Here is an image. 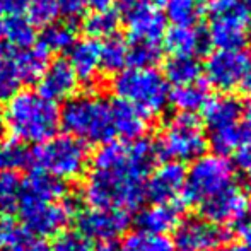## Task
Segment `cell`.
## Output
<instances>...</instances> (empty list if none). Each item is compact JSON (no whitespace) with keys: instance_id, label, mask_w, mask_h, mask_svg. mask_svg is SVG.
<instances>
[{"instance_id":"29","label":"cell","mask_w":251,"mask_h":251,"mask_svg":"<svg viewBox=\"0 0 251 251\" xmlns=\"http://www.w3.org/2000/svg\"><path fill=\"white\" fill-rule=\"evenodd\" d=\"M120 24V16L116 9L109 10H91L84 19V31L93 40H106L116 34Z\"/></svg>"},{"instance_id":"19","label":"cell","mask_w":251,"mask_h":251,"mask_svg":"<svg viewBox=\"0 0 251 251\" xmlns=\"http://www.w3.org/2000/svg\"><path fill=\"white\" fill-rule=\"evenodd\" d=\"M69 53V63L79 77V82L80 80L86 84L96 82L98 75L101 72L100 41L93 40V38L77 40Z\"/></svg>"},{"instance_id":"42","label":"cell","mask_w":251,"mask_h":251,"mask_svg":"<svg viewBox=\"0 0 251 251\" xmlns=\"http://www.w3.org/2000/svg\"><path fill=\"white\" fill-rule=\"evenodd\" d=\"M5 251H48V246L43 243V239L33 238V236H26L17 246L9 248Z\"/></svg>"},{"instance_id":"38","label":"cell","mask_w":251,"mask_h":251,"mask_svg":"<svg viewBox=\"0 0 251 251\" xmlns=\"http://www.w3.org/2000/svg\"><path fill=\"white\" fill-rule=\"evenodd\" d=\"M48 251H94L91 243L80 234H63Z\"/></svg>"},{"instance_id":"37","label":"cell","mask_w":251,"mask_h":251,"mask_svg":"<svg viewBox=\"0 0 251 251\" xmlns=\"http://www.w3.org/2000/svg\"><path fill=\"white\" fill-rule=\"evenodd\" d=\"M26 236H29L23 229V226L16 224L10 219H2L0 221V248L9 250L17 246Z\"/></svg>"},{"instance_id":"10","label":"cell","mask_w":251,"mask_h":251,"mask_svg":"<svg viewBox=\"0 0 251 251\" xmlns=\"http://www.w3.org/2000/svg\"><path fill=\"white\" fill-rule=\"evenodd\" d=\"M229 232L222 226L207 221L205 217H188L175 229L176 251H212L222 246Z\"/></svg>"},{"instance_id":"41","label":"cell","mask_w":251,"mask_h":251,"mask_svg":"<svg viewBox=\"0 0 251 251\" xmlns=\"http://www.w3.org/2000/svg\"><path fill=\"white\" fill-rule=\"evenodd\" d=\"M27 0H0V17H21L24 16Z\"/></svg>"},{"instance_id":"50","label":"cell","mask_w":251,"mask_h":251,"mask_svg":"<svg viewBox=\"0 0 251 251\" xmlns=\"http://www.w3.org/2000/svg\"><path fill=\"white\" fill-rule=\"evenodd\" d=\"M3 130H5V126H3V120H2V113H0V139H2V135H3Z\"/></svg>"},{"instance_id":"27","label":"cell","mask_w":251,"mask_h":251,"mask_svg":"<svg viewBox=\"0 0 251 251\" xmlns=\"http://www.w3.org/2000/svg\"><path fill=\"white\" fill-rule=\"evenodd\" d=\"M164 17L173 26H195L203 16V0H162Z\"/></svg>"},{"instance_id":"15","label":"cell","mask_w":251,"mask_h":251,"mask_svg":"<svg viewBox=\"0 0 251 251\" xmlns=\"http://www.w3.org/2000/svg\"><path fill=\"white\" fill-rule=\"evenodd\" d=\"M186 181V169L179 162H164L154 171H151L146 183V195L154 203H168L175 201L183 195Z\"/></svg>"},{"instance_id":"26","label":"cell","mask_w":251,"mask_h":251,"mask_svg":"<svg viewBox=\"0 0 251 251\" xmlns=\"http://www.w3.org/2000/svg\"><path fill=\"white\" fill-rule=\"evenodd\" d=\"M36 27L24 16L3 19V45L10 50H24L34 45Z\"/></svg>"},{"instance_id":"16","label":"cell","mask_w":251,"mask_h":251,"mask_svg":"<svg viewBox=\"0 0 251 251\" xmlns=\"http://www.w3.org/2000/svg\"><path fill=\"white\" fill-rule=\"evenodd\" d=\"M40 91L38 93L53 102L67 101L75 96L79 87V77L70 67L69 60H55L48 63L40 77Z\"/></svg>"},{"instance_id":"17","label":"cell","mask_w":251,"mask_h":251,"mask_svg":"<svg viewBox=\"0 0 251 251\" xmlns=\"http://www.w3.org/2000/svg\"><path fill=\"white\" fill-rule=\"evenodd\" d=\"M162 40L166 50L173 55L201 56L210 48L207 31L197 26H173L171 29H166Z\"/></svg>"},{"instance_id":"34","label":"cell","mask_w":251,"mask_h":251,"mask_svg":"<svg viewBox=\"0 0 251 251\" xmlns=\"http://www.w3.org/2000/svg\"><path fill=\"white\" fill-rule=\"evenodd\" d=\"M24 17L34 27H48L50 24L58 21V3L56 0H27Z\"/></svg>"},{"instance_id":"30","label":"cell","mask_w":251,"mask_h":251,"mask_svg":"<svg viewBox=\"0 0 251 251\" xmlns=\"http://www.w3.org/2000/svg\"><path fill=\"white\" fill-rule=\"evenodd\" d=\"M116 251H176V248L166 236L151 234L140 229L125 236Z\"/></svg>"},{"instance_id":"35","label":"cell","mask_w":251,"mask_h":251,"mask_svg":"<svg viewBox=\"0 0 251 251\" xmlns=\"http://www.w3.org/2000/svg\"><path fill=\"white\" fill-rule=\"evenodd\" d=\"M162 56L159 43H147V41H130L128 45V65L139 69H151L155 67Z\"/></svg>"},{"instance_id":"6","label":"cell","mask_w":251,"mask_h":251,"mask_svg":"<svg viewBox=\"0 0 251 251\" xmlns=\"http://www.w3.org/2000/svg\"><path fill=\"white\" fill-rule=\"evenodd\" d=\"M155 155L171 162H192L203 155L207 135L201 122L192 113H178L164 123L155 139Z\"/></svg>"},{"instance_id":"52","label":"cell","mask_w":251,"mask_h":251,"mask_svg":"<svg viewBox=\"0 0 251 251\" xmlns=\"http://www.w3.org/2000/svg\"><path fill=\"white\" fill-rule=\"evenodd\" d=\"M98 251H113L111 248H109V246H101V248L100 250H98Z\"/></svg>"},{"instance_id":"9","label":"cell","mask_w":251,"mask_h":251,"mask_svg":"<svg viewBox=\"0 0 251 251\" xmlns=\"http://www.w3.org/2000/svg\"><path fill=\"white\" fill-rule=\"evenodd\" d=\"M16 212L21 217V226L29 236L38 239L53 238L65 231L72 221V207L62 200H23Z\"/></svg>"},{"instance_id":"51","label":"cell","mask_w":251,"mask_h":251,"mask_svg":"<svg viewBox=\"0 0 251 251\" xmlns=\"http://www.w3.org/2000/svg\"><path fill=\"white\" fill-rule=\"evenodd\" d=\"M246 33H248V41H251V19L248 21V29H246Z\"/></svg>"},{"instance_id":"25","label":"cell","mask_w":251,"mask_h":251,"mask_svg":"<svg viewBox=\"0 0 251 251\" xmlns=\"http://www.w3.org/2000/svg\"><path fill=\"white\" fill-rule=\"evenodd\" d=\"M101 70L108 74H118L128 65V43L118 34L106 38L100 43Z\"/></svg>"},{"instance_id":"33","label":"cell","mask_w":251,"mask_h":251,"mask_svg":"<svg viewBox=\"0 0 251 251\" xmlns=\"http://www.w3.org/2000/svg\"><path fill=\"white\" fill-rule=\"evenodd\" d=\"M21 79L14 67L12 50L5 45L0 47V101H7L19 91Z\"/></svg>"},{"instance_id":"23","label":"cell","mask_w":251,"mask_h":251,"mask_svg":"<svg viewBox=\"0 0 251 251\" xmlns=\"http://www.w3.org/2000/svg\"><path fill=\"white\" fill-rule=\"evenodd\" d=\"M210 100V93L203 80H195L192 84L175 87L173 93H169V102L178 109L179 113H192L203 109L207 101Z\"/></svg>"},{"instance_id":"48","label":"cell","mask_w":251,"mask_h":251,"mask_svg":"<svg viewBox=\"0 0 251 251\" xmlns=\"http://www.w3.org/2000/svg\"><path fill=\"white\" fill-rule=\"evenodd\" d=\"M238 2H239V5L246 10V12L251 14V0H238Z\"/></svg>"},{"instance_id":"12","label":"cell","mask_w":251,"mask_h":251,"mask_svg":"<svg viewBox=\"0 0 251 251\" xmlns=\"http://www.w3.org/2000/svg\"><path fill=\"white\" fill-rule=\"evenodd\" d=\"M128 226V214L109 208L87 207L77 215L79 234L87 241L109 243L122 236Z\"/></svg>"},{"instance_id":"5","label":"cell","mask_w":251,"mask_h":251,"mask_svg":"<svg viewBox=\"0 0 251 251\" xmlns=\"http://www.w3.org/2000/svg\"><path fill=\"white\" fill-rule=\"evenodd\" d=\"M29 162L34 166V171L63 183L79 179L89 168L91 155L87 144L63 133L38 144L31 152Z\"/></svg>"},{"instance_id":"2","label":"cell","mask_w":251,"mask_h":251,"mask_svg":"<svg viewBox=\"0 0 251 251\" xmlns=\"http://www.w3.org/2000/svg\"><path fill=\"white\" fill-rule=\"evenodd\" d=\"M3 126L21 144H38L51 139L60 128V109L38 91H17L5 101Z\"/></svg>"},{"instance_id":"40","label":"cell","mask_w":251,"mask_h":251,"mask_svg":"<svg viewBox=\"0 0 251 251\" xmlns=\"http://www.w3.org/2000/svg\"><path fill=\"white\" fill-rule=\"evenodd\" d=\"M236 168H238L241 178L251 185V139L245 140L236 151Z\"/></svg>"},{"instance_id":"14","label":"cell","mask_w":251,"mask_h":251,"mask_svg":"<svg viewBox=\"0 0 251 251\" xmlns=\"http://www.w3.org/2000/svg\"><path fill=\"white\" fill-rule=\"evenodd\" d=\"M128 27L130 41L159 43L166 33V17L155 7V2H146L122 14Z\"/></svg>"},{"instance_id":"44","label":"cell","mask_w":251,"mask_h":251,"mask_svg":"<svg viewBox=\"0 0 251 251\" xmlns=\"http://www.w3.org/2000/svg\"><path fill=\"white\" fill-rule=\"evenodd\" d=\"M91 10H109L115 9V0H89Z\"/></svg>"},{"instance_id":"3","label":"cell","mask_w":251,"mask_h":251,"mask_svg":"<svg viewBox=\"0 0 251 251\" xmlns=\"http://www.w3.org/2000/svg\"><path fill=\"white\" fill-rule=\"evenodd\" d=\"M60 125L67 135L84 144H108L116 137L111 101L100 94H79L65 101Z\"/></svg>"},{"instance_id":"20","label":"cell","mask_w":251,"mask_h":251,"mask_svg":"<svg viewBox=\"0 0 251 251\" xmlns=\"http://www.w3.org/2000/svg\"><path fill=\"white\" fill-rule=\"evenodd\" d=\"M181 222V208L175 201L168 203H152L144 208L139 215V226L142 231L151 234H161L171 232L176 226Z\"/></svg>"},{"instance_id":"45","label":"cell","mask_w":251,"mask_h":251,"mask_svg":"<svg viewBox=\"0 0 251 251\" xmlns=\"http://www.w3.org/2000/svg\"><path fill=\"white\" fill-rule=\"evenodd\" d=\"M241 128H243V135H245V140H250L251 139V101L246 108V115H245V120L241 123Z\"/></svg>"},{"instance_id":"18","label":"cell","mask_w":251,"mask_h":251,"mask_svg":"<svg viewBox=\"0 0 251 251\" xmlns=\"http://www.w3.org/2000/svg\"><path fill=\"white\" fill-rule=\"evenodd\" d=\"M201 111H203L205 125L208 132H212V130L239 125L245 113V106L232 94H221V96L210 98Z\"/></svg>"},{"instance_id":"11","label":"cell","mask_w":251,"mask_h":251,"mask_svg":"<svg viewBox=\"0 0 251 251\" xmlns=\"http://www.w3.org/2000/svg\"><path fill=\"white\" fill-rule=\"evenodd\" d=\"M250 56L243 50H215L207 58V82L221 93H231L243 82Z\"/></svg>"},{"instance_id":"39","label":"cell","mask_w":251,"mask_h":251,"mask_svg":"<svg viewBox=\"0 0 251 251\" xmlns=\"http://www.w3.org/2000/svg\"><path fill=\"white\" fill-rule=\"evenodd\" d=\"M60 16L69 21H75L86 16L89 10V0H56Z\"/></svg>"},{"instance_id":"36","label":"cell","mask_w":251,"mask_h":251,"mask_svg":"<svg viewBox=\"0 0 251 251\" xmlns=\"http://www.w3.org/2000/svg\"><path fill=\"white\" fill-rule=\"evenodd\" d=\"M21 199V176L17 173L0 175V210L16 212Z\"/></svg>"},{"instance_id":"7","label":"cell","mask_w":251,"mask_h":251,"mask_svg":"<svg viewBox=\"0 0 251 251\" xmlns=\"http://www.w3.org/2000/svg\"><path fill=\"white\" fill-rule=\"evenodd\" d=\"M231 186H234V166L227 161V157L203 154L195 159L192 168L186 171L183 195L186 201L200 207Z\"/></svg>"},{"instance_id":"21","label":"cell","mask_w":251,"mask_h":251,"mask_svg":"<svg viewBox=\"0 0 251 251\" xmlns=\"http://www.w3.org/2000/svg\"><path fill=\"white\" fill-rule=\"evenodd\" d=\"M115 133L123 140H139L147 132V118L133 106L116 100L111 101Z\"/></svg>"},{"instance_id":"49","label":"cell","mask_w":251,"mask_h":251,"mask_svg":"<svg viewBox=\"0 0 251 251\" xmlns=\"http://www.w3.org/2000/svg\"><path fill=\"white\" fill-rule=\"evenodd\" d=\"M3 45V17H0V47Z\"/></svg>"},{"instance_id":"13","label":"cell","mask_w":251,"mask_h":251,"mask_svg":"<svg viewBox=\"0 0 251 251\" xmlns=\"http://www.w3.org/2000/svg\"><path fill=\"white\" fill-rule=\"evenodd\" d=\"M200 210L207 221L226 227V226L241 224L245 221L250 210V201L245 192L231 186L221 195L201 203Z\"/></svg>"},{"instance_id":"24","label":"cell","mask_w":251,"mask_h":251,"mask_svg":"<svg viewBox=\"0 0 251 251\" xmlns=\"http://www.w3.org/2000/svg\"><path fill=\"white\" fill-rule=\"evenodd\" d=\"M168 84H173L175 87L192 84L200 79L201 65L197 60V56L188 55H171L168 62L164 63V74Z\"/></svg>"},{"instance_id":"28","label":"cell","mask_w":251,"mask_h":251,"mask_svg":"<svg viewBox=\"0 0 251 251\" xmlns=\"http://www.w3.org/2000/svg\"><path fill=\"white\" fill-rule=\"evenodd\" d=\"M77 41L75 27L70 23H53L48 27H45L41 40L38 45L45 48L48 53H63L69 51Z\"/></svg>"},{"instance_id":"1","label":"cell","mask_w":251,"mask_h":251,"mask_svg":"<svg viewBox=\"0 0 251 251\" xmlns=\"http://www.w3.org/2000/svg\"><path fill=\"white\" fill-rule=\"evenodd\" d=\"M155 161L147 140H111L89 162L84 200L89 207L133 212L146 199V183Z\"/></svg>"},{"instance_id":"43","label":"cell","mask_w":251,"mask_h":251,"mask_svg":"<svg viewBox=\"0 0 251 251\" xmlns=\"http://www.w3.org/2000/svg\"><path fill=\"white\" fill-rule=\"evenodd\" d=\"M248 214L251 215V203H250V210ZM241 238H243V243H245V250L246 251H251V219L243 226L241 229Z\"/></svg>"},{"instance_id":"32","label":"cell","mask_w":251,"mask_h":251,"mask_svg":"<svg viewBox=\"0 0 251 251\" xmlns=\"http://www.w3.org/2000/svg\"><path fill=\"white\" fill-rule=\"evenodd\" d=\"M243 142H245V135H243L241 123L226 126V128L212 130L210 135H208V144H210L214 154L222 155V157L236 152Z\"/></svg>"},{"instance_id":"4","label":"cell","mask_w":251,"mask_h":251,"mask_svg":"<svg viewBox=\"0 0 251 251\" xmlns=\"http://www.w3.org/2000/svg\"><path fill=\"white\" fill-rule=\"evenodd\" d=\"M111 87L116 100L133 106L147 120L159 116L169 104V84L154 67L123 69L113 79Z\"/></svg>"},{"instance_id":"31","label":"cell","mask_w":251,"mask_h":251,"mask_svg":"<svg viewBox=\"0 0 251 251\" xmlns=\"http://www.w3.org/2000/svg\"><path fill=\"white\" fill-rule=\"evenodd\" d=\"M31 152L16 139H0V175L16 173L29 164Z\"/></svg>"},{"instance_id":"8","label":"cell","mask_w":251,"mask_h":251,"mask_svg":"<svg viewBox=\"0 0 251 251\" xmlns=\"http://www.w3.org/2000/svg\"><path fill=\"white\" fill-rule=\"evenodd\" d=\"M207 36L217 50H241L248 43L250 14L238 0H214L210 3Z\"/></svg>"},{"instance_id":"47","label":"cell","mask_w":251,"mask_h":251,"mask_svg":"<svg viewBox=\"0 0 251 251\" xmlns=\"http://www.w3.org/2000/svg\"><path fill=\"white\" fill-rule=\"evenodd\" d=\"M212 251H246V250L241 248V246H219V248Z\"/></svg>"},{"instance_id":"22","label":"cell","mask_w":251,"mask_h":251,"mask_svg":"<svg viewBox=\"0 0 251 251\" xmlns=\"http://www.w3.org/2000/svg\"><path fill=\"white\" fill-rule=\"evenodd\" d=\"M48 58H50V53L41 45H33V47L24 48V50H12L14 67L17 70L21 84L38 82L41 74L50 63Z\"/></svg>"},{"instance_id":"46","label":"cell","mask_w":251,"mask_h":251,"mask_svg":"<svg viewBox=\"0 0 251 251\" xmlns=\"http://www.w3.org/2000/svg\"><path fill=\"white\" fill-rule=\"evenodd\" d=\"M241 86L245 91L251 93V58L248 60V67H246V72H245V77H243Z\"/></svg>"}]
</instances>
